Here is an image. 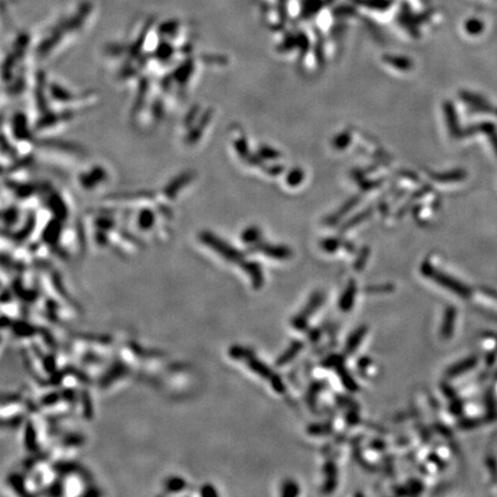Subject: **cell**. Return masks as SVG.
<instances>
[{"mask_svg":"<svg viewBox=\"0 0 497 497\" xmlns=\"http://www.w3.org/2000/svg\"><path fill=\"white\" fill-rule=\"evenodd\" d=\"M421 273L424 274L426 278H428L430 280L438 283V285L443 287V288L454 291V293L457 294L458 296H462V297H468V296H471V291L466 286H464L463 283L455 280V279L449 277V275L438 272V270L433 268V266L427 264V262L422 264Z\"/></svg>","mask_w":497,"mask_h":497,"instance_id":"obj_1","label":"cell"},{"mask_svg":"<svg viewBox=\"0 0 497 497\" xmlns=\"http://www.w3.org/2000/svg\"><path fill=\"white\" fill-rule=\"evenodd\" d=\"M323 299H324L323 294L320 293V291L312 294L309 302H307L306 305L304 306V309L299 312L293 320H291V324H293L295 329L301 332L307 329V326H309V318L319 309L320 306H321Z\"/></svg>","mask_w":497,"mask_h":497,"instance_id":"obj_2","label":"cell"},{"mask_svg":"<svg viewBox=\"0 0 497 497\" xmlns=\"http://www.w3.org/2000/svg\"><path fill=\"white\" fill-rule=\"evenodd\" d=\"M303 348H304V343L302 342V341H298V340L293 341V342L290 343V346L287 348V350L283 352L282 355L277 359V363H275V365H277L278 367H282V366H286V365H288L289 363H291V361L296 358V357L299 355V353H301V351L303 350Z\"/></svg>","mask_w":497,"mask_h":497,"instance_id":"obj_3","label":"cell"},{"mask_svg":"<svg viewBox=\"0 0 497 497\" xmlns=\"http://www.w3.org/2000/svg\"><path fill=\"white\" fill-rule=\"evenodd\" d=\"M356 295H357L356 282L350 281L349 282V285L347 286V288L344 289V291L340 297V301H339L340 310H342L343 312L350 311L353 307V304H355Z\"/></svg>","mask_w":497,"mask_h":497,"instance_id":"obj_4","label":"cell"},{"mask_svg":"<svg viewBox=\"0 0 497 497\" xmlns=\"http://www.w3.org/2000/svg\"><path fill=\"white\" fill-rule=\"evenodd\" d=\"M324 474H326V482L323 484L322 491L324 494H330L338 486V467L333 462H328L324 465Z\"/></svg>","mask_w":497,"mask_h":497,"instance_id":"obj_5","label":"cell"},{"mask_svg":"<svg viewBox=\"0 0 497 497\" xmlns=\"http://www.w3.org/2000/svg\"><path fill=\"white\" fill-rule=\"evenodd\" d=\"M245 361H246V364H248L249 368L251 369L252 372H254L256 374H258L261 377H264V379L270 380V377L274 375V373H273L272 369H270V367L267 366L266 364L262 363V361H260L259 359H257L256 357H254L253 352L248 357V358L245 359Z\"/></svg>","mask_w":497,"mask_h":497,"instance_id":"obj_6","label":"cell"},{"mask_svg":"<svg viewBox=\"0 0 497 497\" xmlns=\"http://www.w3.org/2000/svg\"><path fill=\"white\" fill-rule=\"evenodd\" d=\"M366 333H367V327L360 326L358 328H356V329L349 335L346 343V348H344V350H346L348 355H352V353L357 350V348L360 346L361 341L364 340Z\"/></svg>","mask_w":497,"mask_h":497,"instance_id":"obj_7","label":"cell"},{"mask_svg":"<svg viewBox=\"0 0 497 497\" xmlns=\"http://www.w3.org/2000/svg\"><path fill=\"white\" fill-rule=\"evenodd\" d=\"M455 321H456V310L455 307H448L445 312V317H443L442 326H441V338L445 340L450 339L454 334V328H455Z\"/></svg>","mask_w":497,"mask_h":497,"instance_id":"obj_8","label":"cell"},{"mask_svg":"<svg viewBox=\"0 0 497 497\" xmlns=\"http://www.w3.org/2000/svg\"><path fill=\"white\" fill-rule=\"evenodd\" d=\"M336 372L340 376V380L342 382V384L346 387L347 390H349L350 393H357L359 390V385L357 383L356 380L353 379L352 375L350 374V372L344 367V364L340 365L339 367H336Z\"/></svg>","mask_w":497,"mask_h":497,"instance_id":"obj_9","label":"cell"},{"mask_svg":"<svg viewBox=\"0 0 497 497\" xmlns=\"http://www.w3.org/2000/svg\"><path fill=\"white\" fill-rule=\"evenodd\" d=\"M475 364H476L475 358H467L465 360L459 361V363L455 364L454 366L448 368L447 376H449V377L458 376L459 374H463V373H465V372L470 371V369L473 368L475 366Z\"/></svg>","mask_w":497,"mask_h":497,"instance_id":"obj_10","label":"cell"},{"mask_svg":"<svg viewBox=\"0 0 497 497\" xmlns=\"http://www.w3.org/2000/svg\"><path fill=\"white\" fill-rule=\"evenodd\" d=\"M244 269L250 274L251 277L252 285L256 289H260L262 287V283H264V278H262V272L260 269V266L257 264H244Z\"/></svg>","mask_w":497,"mask_h":497,"instance_id":"obj_11","label":"cell"},{"mask_svg":"<svg viewBox=\"0 0 497 497\" xmlns=\"http://www.w3.org/2000/svg\"><path fill=\"white\" fill-rule=\"evenodd\" d=\"M333 430L330 424H312L307 427V433L313 436H321V435L329 434Z\"/></svg>","mask_w":497,"mask_h":497,"instance_id":"obj_12","label":"cell"},{"mask_svg":"<svg viewBox=\"0 0 497 497\" xmlns=\"http://www.w3.org/2000/svg\"><path fill=\"white\" fill-rule=\"evenodd\" d=\"M299 494V487L293 480H287L282 484L281 495L283 497H295Z\"/></svg>","mask_w":497,"mask_h":497,"instance_id":"obj_13","label":"cell"},{"mask_svg":"<svg viewBox=\"0 0 497 497\" xmlns=\"http://www.w3.org/2000/svg\"><path fill=\"white\" fill-rule=\"evenodd\" d=\"M342 364H344V357L341 355H332L329 357H327L322 363V365L326 368H334V369Z\"/></svg>","mask_w":497,"mask_h":497,"instance_id":"obj_14","label":"cell"},{"mask_svg":"<svg viewBox=\"0 0 497 497\" xmlns=\"http://www.w3.org/2000/svg\"><path fill=\"white\" fill-rule=\"evenodd\" d=\"M406 491H408V495H420L422 490H424V484L418 480H414V481H411L408 483V486H405Z\"/></svg>","mask_w":497,"mask_h":497,"instance_id":"obj_15","label":"cell"},{"mask_svg":"<svg viewBox=\"0 0 497 497\" xmlns=\"http://www.w3.org/2000/svg\"><path fill=\"white\" fill-rule=\"evenodd\" d=\"M269 382H270V385H272V388L277 393L283 394L286 392V385H285V383H283V380L281 379V376L279 374H275L274 373V375L270 377Z\"/></svg>","mask_w":497,"mask_h":497,"instance_id":"obj_16","label":"cell"},{"mask_svg":"<svg viewBox=\"0 0 497 497\" xmlns=\"http://www.w3.org/2000/svg\"><path fill=\"white\" fill-rule=\"evenodd\" d=\"M320 390H321V384L320 383H314L311 387L309 394H307V402H309L310 406H312V404H314V400H315V397H317L318 393L320 392Z\"/></svg>","mask_w":497,"mask_h":497,"instance_id":"obj_17","label":"cell"},{"mask_svg":"<svg viewBox=\"0 0 497 497\" xmlns=\"http://www.w3.org/2000/svg\"><path fill=\"white\" fill-rule=\"evenodd\" d=\"M393 289H394L393 286L384 285V286H373V287H369V288H367L366 290L369 291V293L375 294V293H387V291H392Z\"/></svg>","mask_w":497,"mask_h":497,"instance_id":"obj_18","label":"cell"}]
</instances>
